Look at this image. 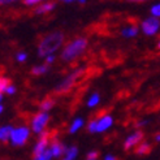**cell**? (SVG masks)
Listing matches in <instances>:
<instances>
[{"mask_svg":"<svg viewBox=\"0 0 160 160\" xmlns=\"http://www.w3.org/2000/svg\"><path fill=\"white\" fill-rule=\"evenodd\" d=\"M8 86H11V79L7 77H0V94H3Z\"/></svg>","mask_w":160,"mask_h":160,"instance_id":"obj_18","label":"cell"},{"mask_svg":"<svg viewBox=\"0 0 160 160\" xmlns=\"http://www.w3.org/2000/svg\"><path fill=\"white\" fill-rule=\"evenodd\" d=\"M65 2H68V3H70V2H73V0H65ZM78 2H79V3H82V4H83V3L86 2V0H78Z\"/></svg>","mask_w":160,"mask_h":160,"instance_id":"obj_32","label":"cell"},{"mask_svg":"<svg viewBox=\"0 0 160 160\" xmlns=\"http://www.w3.org/2000/svg\"><path fill=\"white\" fill-rule=\"evenodd\" d=\"M55 8V3H46V4H42V5H39L37 9L34 11L37 14H42V13H47V12H50L52 11Z\"/></svg>","mask_w":160,"mask_h":160,"instance_id":"obj_13","label":"cell"},{"mask_svg":"<svg viewBox=\"0 0 160 160\" xmlns=\"http://www.w3.org/2000/svg\"><path fill=\"white\" fill-rule=\"evenodd\" d=\"M64 42V34L61 31H53L50 33L48 35H46L41 43L38 46V55L43 58V56H48L53 53L55 51H58L60 48V46Z\"/></svg>","mask_w":160,"mask_h":160,"instance_id":"obj_1","label":"cell"},{"mask_svg":"<svg viewBox=\"0 0 160 160\" xmlns=\"http://www.w3.org/2000/svg\"><path fill=\"white\" fill-rule=\"evenodd\" d=\"M143 137H145V134H143V132H135L134 134H132L129 138H126L125 143H124V148L128 151L133 148L134 146H137L139 142H142Z\"/></svg>","mask_w":160,"mask_h":160,"instance_id":"obj_8","label":"cell"},{"mask_svg":"<svg viewBox=\"0 0 160 160\" xmlns=\"http://www.w3.org/2000/svg\"><path fill=\"white\" fill-rule=\"evenodd\" d=\"M2 112H3V106L0 104V113H2Z\"/></svg>","mask_w":160,"mask_h":160,"instance_id":"obj_34","label":"cell"},{"mask_svg":"<svg viewBox=\"0 0 160 160\" xmlns=\"http://www.w3.org/2000/svg\"><path fill=\"white\" fill-rule=\"evenodd\" d=\"M51 158H52L51 151H50V148H47V150H44L39 156L34 158V160H51Z\"/></svg>","mask_w":160,"mask_h":160,"instance_id":"obj_19","label":"cell"},{"mask_svg":"<svg viewBox=\"0 0 160 160\" xmlns=\"http://www.w3.org/2000/svg\"><path fill=\"white\" fill-rule=\"evenodd\" d=\"M48 142H50V133H48V132H42L41 138H39L38 143L35 145L33 156L37 158V156L41 155L44 150H47V145H48Z\"/></svg>","mask_w":160,"mask_h":160,"instance_id":"obj_7","label":"cell"},{"mask_svg":"<svg viewBox=\"0 0 160 160\" xmlns=\"http://www.w3.org/2000/svg\"><path fill=\"white\" fill-rule=\"evenodd\" d=\"M13 2H16V0H0V5H5V4H9Z\"/></svg>","mask_w":160,"mask_h":160,"instance_id":"obj_29","label":"cell"},{"mask_svg":"<svg viewBox=\"0 0 160 160\" xmlns=\"http://www.w3.org/2000/svg\"><path fill=\"white\" fill-rule=\"evenodd\" d=\"M112 125V117L111 116H103L97 122V132H104Z\"/></svg>","mask_w":160,"mask_h":160,"instance_id":"obj_10","label":"cell"},{"mask_svg":"<svg viewBox=\"0 0 160 160\" xmlns=\"http://www.w3.org/2000/svg\"><path fill=\"white\" fill-rule=\"evenodd\" d=\"M48 70V65L47 64H44V65H38L35 68L31 69V74H34V76H41L43 73H46V72Z\"/></svg>","mask_w":160,"mask_h":160,"instance_id":"obj_15","label":"cell"},{"mask_svg":"<svg viewBox=\"0 0 160 160\" xmlns=\"http://www.w3.org/2000/svg\"><path fill=\"white\" fill-rule=\"evenodd\" d=\"M104 160H116V158H115V156H112V155H108V156H106Z\"/></svg>","mask_w":160,"mask_h":160,"instance_id":"obj_31","label":"cell"},{"mask_svg":"<svg viewBox=\"0 0 160 160\" xmlns=\"http://www.w3.org/2000/svg\"><path fill=\"white\" fill-rule=\"evenodd\" d=\"M151 150H152V146H151L150 143H141V145L137 146V148H135V154L137 155H147L151 152Z\"/></svg>","mask_w":160,"mask_h":160,"instance_id":"obj_12","label":"cell"},{"mask_svg":"<svg viewBox=\"0 0 160 160\" xmlns=\"http://www.w3.org/2000/svg\"><path fill=\"white\" fill-rule=\"evenodd\" d=\"M87 46V41L85 38H77L72 41L61 53V60L62 61H73L76 58L81 55Z\"/></svg>","mask_w":160,"mask_h":160,"instance_id":"obj_2","label":"cell"},{"mask_svg":"<svg viewBox=\"0 0 160 160\" xmlns=\"http://www.w3.org/2000/svg\"><path fill=\"white\" fill-rule=\"evenodd\" d=\"M39 2H42V0H25L23 3H25L26 5H33V4H37Z\"/></svg>","mask_w":160,"mask_h":160,"instance_id":"obj_28","label":"cell"},{"mask_svg":"<svg viewBox=\"0 0 160 160\" xmlns=\"http://www.w3.org/2000/svg\"><path fill=\"white\" fill-rule=\"evenodd\" d=\"M2 99H3V95H2V94H0V102H2Z\"/></svg>","mask_w":160,"mask_h":160,"instance_id":"obj_35","label":"cell"},{"mask_svg":"<svg viewBox=\"0 0 160 160\" xmlns=\"http://www.w3.org/2000/svg\"><path fill=\"white\" fill-rule=\"evenodd\" d=\"M82 125H83V121H82V120H81V118H77L76 121L72 124V128H70V130H69V132H70V133H74V132H77Z\"/></svg>","mask_w":160,"mask_h":160,"instance_id":"obj_20","label":"cell"},{"mask_svg":"<svg viewBox=\"0 0 160 160\" xmlns=\"http://www.w3.org/2000/svg\"><path fill=\"white\" fill-rule=\"evenodd\" d=\"M77 154H78L77 147L76 146L70 147V148H68L65 151V159H64V160H74V158L77 156Z\"/></svg>","mask_w":160,"mask_h":160,"instance_id":"obj_16","label":"cell"},{"mask_svg":"<svg viewBox=\"0 0 160 160\" xmlns=\"http://www.w3.org/2000/svg\"><path fill=\"white\" fill-rule=\"evenodd\" d=\"M13 132V126L11 125H5L0 128V141L2 142H7L11 138V134Z\"/></svg>","mask_w":160,"mask_h":160,"instance_id":"obj_11","label":"cell"},{"mask_svg":"<svg viewBox=\"0 0 160 160\" xmlns=\"http://www.w3.org/2000/svg\"><path fill=\"white\" fill-rule=\"evenodd\" d=\"M26 58H28V55H26L25 52H20V53L17 55V60H18V61H25Z\"/></svg>","mask_w":160,"mask_h":160,"instance_id":"obj_25","label":"cell"},{"mask_svg":"<svg viewBox=\"0 0 160 160\" xmlns=\"http://www.w3.org/2000/svg\"><path fill=\"white\" fill-rule=\"evenodd\" d=\"M159 26H160L159 20L156 17H151V18H147L142 23V30L146 35H154L159 30Z\"/></svg>","mask_w":160,"mask_h":160,"instance_id":"obj_6","label":"cell"},{"mask_svg":"<svg viewBox=\"0 0 160 160\" xmlns=\"http://www.w3.org/2000/svg\"><path fill=\"white\" fill-rule=\"evenodd\" d=\"M55 61V56L53 55H48L47 56V59H46V64L48 65V64H51V62H53Z\"/></svg>","mask_w":160,"mask_h":160,"instance_id":"obj_26","label":"cell"},{"mask_svg":"<svg viewBox=\"0 0 160 160\" xmlns=\"http://www.w3.org/2000/svg\"><path fill=\"white\" fill-rule=\"evenodd\" d=\"M50 151H51V155L52 156H55V158H59V156H61L62 154H65V151H67V148H65V146L62 145V143H60L58 139H52V143H51V148H50Z\"/></svg>","mask_w":160,"mask_h":160,"instance_id":"obj_9","label":"cell"},{"mask_svg":"<svg viewBox=\"0 0 160 160\" xmlns=\"http://www.w3.org/2000/svg\"><path fill=\"white\" fill-rule=\"evenodd\" d=\"M98 158H99V152H98V151H91V152L87 154L86 160H98Z\"/></svg>","mask_w":160,"mask_h":160,"instance_id":"obj_22","label":"cell"},{"mask_svg":"<svg viewBox=\"0 0 160 160\" xmlns=\"http://www.w3.org/2000/svg\"><path fill=\"white\" fill-rule=\"evenodd\" d=\"M83 73H85V70L81 69V68L77 69V70H74L73 73H72L70 76H68L58 87H56L55 92H56V94H65V92H68V91L72 89V87L76 85V82L78 81V79L82 77Z\"/></svg>","mask_w":160,"mask_h":160,"instance_id":"obj_3","label":"cell"},{"mask_svg":"<svg viewBox=\"0 0 160 160\" xmlns=\"http://www.w3.org/2000/svg\"><path fill=\"white\" fill-rule=\"evenodd\" d=\"M98 103H99V95L98 94H94L92 97L90 98V100L87 102V106H89V107H95Z\"/></svg>","mask_w":160,"mask_h":160,"instance_id":"obj_21","label":"cell"},{"mask_svg":"<svg viewBox=\"0 0 160 160\" xmlns=\"http://www.w3.org/2000/svg\"><path fill=\"white\" fill-rule=\"evenodd\" d=\"M5 91H7L8 94H9V95H12V94H14V92H16V89H14V86H12V85H11V86H8V87H7V90H5Z\"/></svg>","mask_w":160,"mask_h":160,"instance_id":"obj_27","label":"cell"},{"mask_svg":"<svg viewBox=\"0 0 160 160\" xmlns=\"http://www.w3.org/2000/svg\"><path fill=\"white\" fill-rule=\"evenodd\" d=\"M137 34H138V28L137 26H132V28H128V29L122 30V35L124 37H128V38L135 37Z\"/></svg>","mask_w":160,"mask_h":160,"instance_id":"obj_17","label":"cell"},{"mask_svg":"<svg viewBox=\"0 0 160 160\" xmlns=\"http://www.w3.org/2000/svg\"><path fill=\"white\" fill-rule=\"evenodd\" d=\"M29 129L25 126H21V128H17V129H13L12 134H11V139H12V143L14 146H22L25 145L28 138H29Z\"/></svg>","mask_w":160,"mask_h":160,"instance_id":"obj_4","label":"cell"},{"mask_svg":"<svg viewBox=\"0 0 160 160\" xmlns=\"http://www.w3.org/2000/svg\"><path fill=\"white\" fill-rule=\"evenodd\" d=\"M53 104H55V100H53L52 98H46V99L41 103V109H42L43 112H46V111L51 109V108L53 107Z\"/></svg>","mask_w":160,"mask_h":160,"instance_id":"obj_14","label":"cell"},{"mask_svg":"<svg viewBox=\"0 0 160 160\" xmlns=\"http://www.w3.org/2000/svg\"><path fill=\"white\" fill-rule=\"evenodd\" d=\"M87 130H89L90 133H95V132H97V121H95L94 118L89 122V128H87Z\"/></svg>","mask_w":160,"mask_h":160,"instance_id":"obj_23","label":"cell"},{"mask_svg":"<svg viewBox=\"0 0 160 160\" xmlns=\"http://www.w3.org/2000/svg\"><path fill=\"white\" fill-rule=\"evenodd\" d=\"M155 139L159 142V139H160V138H159V134H156V135H155Z\"/></svg>","mask_w":160,"mask_h":160,"instance_id":"obj_33","label":"cell"},{"mask_svg":"<svg viewBox=\"0 0 160 160\" xmlns=\"http://www.w3.org/2000/svg\"><path fill=\"white\" fill-rule=\"evenodd\" d=\"M48 120H50V116H48V113H46V112H41V113L35 115L33 122H31L33 132L34 133H42L44 130L47 122H48Z\"/></svg>","mask_w":160,"mask_h":160,"instance_id":"obj_5","label":"cell"},{"mask_svg":"<svg viewBox=\"0 0 160 160\" xmlns=\"http://www.w3.org/2000/svg\"><path fill=\"white\" fill-rule=\"evenodd\" d=\"M130 3H143V2H147V0H128Z\"/></svg>","mask_w":160,"mask_h":160,"instance_id":"obj_30","label":"cell"},{"mask_svg":"<svg viewBox=\"0 0 160 160\" xmlns=\"http://www.w3.org/2000/svg\"><path fill=\"white\" fill-rule=\"evenodd\" d=\"M151 12H152V14L154 16H158V17H159V12H160V7H159V4L158 5H154L152 8H151Z\"/></svg>","mask_w":160,"mask_h":160,"instance_id":"obj_24","label":"cell"}]
</instances>
